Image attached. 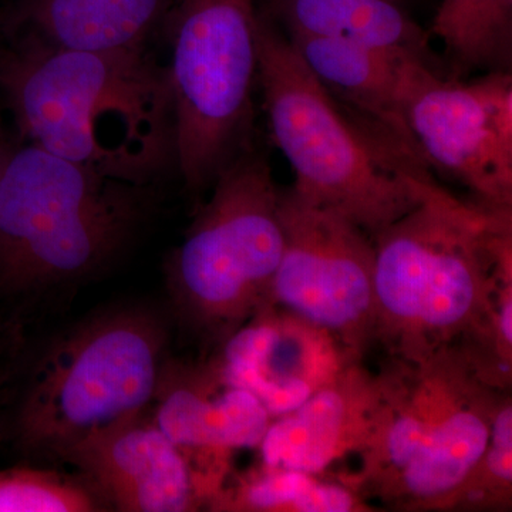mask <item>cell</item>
Segmentation results:
<instances>
[{"label": "cell", "instance_id": "cell-1", "mask_svg": "<svg viewBox=\"0 0 512 512\" xmlns=\"http://www.w3.org/2000/svg\"><path fill=\"white\" fill-rule=\"evenodd\" d=\"M0 90L20 134L55 156L136 184L175 164L170 79L147 49L82 52L3 35Z\"/></svg>", "mask_w": 512, "mask_h": 512}, {"label": "cell", "instance_id": "cell-2", "mask_svg": "<svg viewBox=\"0 0 512 512\" xmlns=\"http://www.w3.org/2000/svg\"><path fill=\"white\" fill-rule=\"evenodd\" d=\"M373 244L376 345L387 356L488 345L498 286L512 279V207L460 200L430 177Z\"/></svg>", "mask_w": 512, "mask_h": 512}, {"label": "cell", "instance_id": "cell-3", "mask_svg": "<svg viewBox=\"0 0 512 512\" xmlns=\"http://www.w3.org/2000/svg\"><path fill=\"white\" fill-rule=\"evenodd\" d=\"M258 52V83L276 146L295 171L293 187L372 239L412 210L430 168L333 99L264 13Z\"/></svg>", "mask_w": 512, "mask_h": 512}, {"label": "cell", "instance_id": "cell-4", "mask_svg": "<svg viewBox=\"0 0 512 512\" xmlns=\"http://www.w3.org/2000/svg\"><path fill=\"white\" fill-rule=\"evenodd\" d=\"M150 185L35 144L12 148L0 174V295L72 284L106 268L146 218Z\"/></svg>", "mask_w": 512, "mask_h": 512}, {"label": "cell", "instance_id": "cell-5", "mask_svg": "<svg viewBox=\"0 0 512 512\" xmlns=\"http://www.w3.org/2000/svg\"><path fill=\"white\" fill-rule=\"evenodd\" d=\"M168 325L146 306L110 309L64 332L33 369L15 430L33 456L63 457L87 437L136 419L153 403Z\"/></svg>", "mask_w": 512, "mask_h": 512}, {"label": "cell", "instance_id": "cell-6", "mask_svg": "<svg viewBox=\"0 0 512 512\" xmlns=\"http://www.w3.org/2000/svg\"><path fill=\"white\" fill-rule=\"evenodd\" d=\"M282 251L279 188L252 144L215 178L168 259L175 318L202 346L220 348L269 302Z\"/></svg>", "mask_w": 512, "mask_h": 512}, {"label": "cell", "instance_id": "cell-7", "mask_svg": "<svg viewBox=\"0 0 512 512\" xmlns=\"http://www.w3.org/2000/svg\"><path fill=\"white\" fill-rule=\"evenodd\" d=\"M258 19L254 0H170L165 12L175 164L188 190L211 188L252 146Z\"/></svg>", "mask_w": 512, "mask_h": 512}, {"label": "cell", "instance_id": "cell-8", "mask_svg": "<svg viewBox=\"0 0 512 512\" xmlns=\"http://www.w3.org/2000/svg\"><path fill=\"white\" fill-rule=\"evenodd\" d=\"M284 251L269 302L330 333L363 359L376 345L375 244L295 187L279 190Z\"/></svg>", "mask_w": 512, "mask_h": 512}, {"label": "cell", "instance_id": "cell-9", "mask_svg": "<svg viewBox=\"0 0 512 512\" xmlns=\"http://www.w3.org/2000/svg\"><path fill=\"white\" fill-rule=\"evenodd\" d=\"M404 119L429 167L473 191L476 200L512 207V79L494 70L454 82L416 59L400 72Z\"/></svg>", "mask_w": 512, "mask_h": 512}, {"label": "cell", "instance_id": "cell-10", "mask_svg": "<svg viewBox=\"0 0 512 512\" xmlns=\"http://www.w3.org/2000/svg\"><path fill=\"white\" fill-rule=\"evenodd\" d=\"M379 376L383 407L375 437L360 454V473L343 481L363 498L376 497L463 404L494 386L464 342L419 359L387 356Z\"/></svg>", "mask_w": 512, "mask_h": 512}, {"label": "cell", "instance_id": "cell-11", "mask_svg": "<svg viewBox=\"0 0 512 512\" xmlns=\"http://www.w3.org/2000/svg\"><path fill=\"white\" fill-rule=\"evenodd\" d=\"M212 359L274 419L301 406L357 357L326 330L266 303Z\"/></svg>", "mask_w": 512, "mask_h": 512}, {"label": "cell", "instance_id": "cell-12", "mask_svg": "<svg viewBox=\"0 0 512 512\" xmlns=\"http://www.w3.org/2000/svg\"><path fill=\"white\" fill-rule=\"evenodd\" d=\"M63 461L117 511H195L212 498L185 451L144 414L87 437Z\"/></svg>", "mask_w": 512, "mask_h": 512}, {"label": "cell", "instance_id": "cell-13", "mask_svg": "<svg viewBox=\"0 0 512 512\" xmlns=\"http://www.w3.org/2000/svg\"><path fill=\"white\" fill-rule=\"evenodd\" d=\"M383 407L379 373L353 360L306 399L272 420L259 444L265 468L319 476L353 453H365Z\"/></svg>", "mask_w": 512, "mask_h": 512}, {"label": "cell", "instance_id": "cell-14", "mask_svg": "<svg viewBox=\"0 0 512 512\" xmlns=\"http://www.w3.org/2000/svg\"><path fill=\"white\" fill-rule=\"evenodd\" d=\"M153 403L154 423L175 446L217 458L258 448L274 420L254 394L229 382L212 360H165Z\"/></svg>", "mask_w": 512, "mask_h": 512}, {"label": "cell", "instance_id": "cell-15", "mask_svg": "<svg viewBox=\"0 0 512 512\" xmlns=\"http://www.w3.org/2000/svg\"><path fill=\"white\" fill-rule=\"evenodd\" d=\"M285 35L333 99L389 134L414 160L429 167L410 133L400 103L402 63L413 57L328 37Z\"/></svg>", "mask_w": 512, "mask_h": 512}, {"label": "cell", "instance_id": "cell-16", "mask_svg": "<svg viewBox=\"0 0 512 512\" xmlns=\"http://www.w3.org/2000/svg\"><path fill=\"white\" fill-rule=\"evenodd\" d=\"M168 5L170 0H16L0 32L82 52H136L146 49Z\"/></svg>", "mask_w": 512, "mask_h": 512}, {"label": "cell", "instance_id": "cell-17", "mask_svg": "<svg viewBox=\"0 0 512 512\" xmlns=\"http://www.w3.org/2000/svg\"><path fill=\"white\" fill-rule=\"evenodd\" d=\"M500 387L487 386L460 407L421 453L376 495L400 511H444L488 446Z\"/></svg>", "mask_w": 512, "mask_h": 512}, {"label": "cell", "instance_id": "cell-18", "mask_svg": "<svg viewBox=\"0 0 512 512\" xmlns=\"http://www.w3.org/2000/svg\"><path fill=\"white\" fill-rule=\"evenodd\" d=\"M264 15L285 33L345 40L436 69L429 35L394 0H269Z\"/></svg>", "mask_w": 512, "mask_h": 512}, {"label": "cell", "instance_id": "cell-19", "mask_svg": "<svg viewBox=\"0 0 512 512\" xmlns=\"http://www.w3.org/2000/svg\"><path fill=\"white\" fill-rule=\"evenodd\" d=\"M433 33L457 69L507 70L512 0H441Z\"/></svg>", "mask_w": 512, "mask_h": 512}, {"label": "cell", "instance_id": "cell-20", "mask_svg": "<svg viewBox=\"0 0 512 512\" xmlns=\"http://www.w3.org/2000/svg\"><path fill=\"white\" fill-rule=\"evenodd\" d=\"M512 500V402L501 394L491 424L490 441L467 480L451 495L444 511L510 510Z\"/></svg>", "mask_w": 512, "mask_h": 512}, {"label": "cell", "instance_id": "cell-21", "mask_svg": "<svg viewBox=\"0 0 512 512\" xmlns=\"http://www.w3.org/2000/svg\"><path fill=\"white\" fill-rule=\"evenodd\" d=\"M322 480L286 468H262L212 498L211 510L242 512H319Z\"/></svg>", "mask_w": 512, "mask_h": 512}, {"label": "cell", "instance_id": "cell-22", "mask_svg": "<svg viewBox=\"0 0 512 512\" xmlns=\"http://www.w3.org/2000/svg\"><path fill=\"white\" fill-rule=\"evenodd\" d=\"M104 505L86 481L37 468L0 471V512H93Z\"/></svg>", "mask_w": 512, "mask_h": 512}, {"label": "cell", "instance_id": "cell-23", "mask_svg": "<svg viewBox=\"0 0 512 512\" xmlns=\"http://www.w3.org/2000/svg\"><path fill=\"white\" fill-rule=\"evenodd\" d=\"M10 148L5 146L2 140H0V174H2L3 165L6 163V158H8Z\"/></svg>", "mask_w": 512, "mask_h": 512}, {"label": "cell", "instance_id": "cell-24", "mask_svg": "<svg viewBox=\"0 0 512 512\" xmlns=\"http://www.w3.org/2000/svg\"><path fill=\"white\" fill-rule=\"evenodd\" d=\"M394 2L402 3V0H394Z\"/></svg>", "mask_w": 512, "mask_h": 512}]
</instances>
